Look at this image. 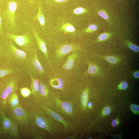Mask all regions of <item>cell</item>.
Wrapping results in <instances>:
<instances>
[{"label": "cell", "instance_id": "obj_6", "mask_svg": "<svg viewBox=\"0 0 139 139\" xmlns=\"http://www.w3.org/2000/svg\"><path fill=\"white\" fill-rule=\"evenodd\" d=\"M31 30L39 49L43 53L48 63L50 64V61L45 42L41 38L37 31L34 29L31 28Z\"/></svg>", "mask_w": 139, "mask_h": 139}, {"label": "cell", "instance_id": "obj_5", "mask_svg": "<svg viewBox=\"0 0 139 139\" xmlns=\"http://www.w3.org/2000/svg\"><path fill=\"white\" fill-rule=\"evenodd\" d=\"M17 7V3L14 1H11L8 3L5 12V16L7 24L11 29L15 28L16 26L15 19Z\"/></svg>", "mask_w": 139, "mask_h": 139}, {"label": "cell", "instance_id": "obj_20", "mask_svg": "<svg viewBox=\"0 0 139 139\" xmlns=\"http://www.w3.org/2000/svg\"><path fill=\"white\" fill-rule=\"evenodd\" d=\"M88 93L86 91H84L82 93L81 97V102L82 105L85 106L88 103Z\"/></svg>", "mask_w": 139, "mask_h": 139}, {"label": "cell", "instance_id": "obj_24", "mask_svg": "<svg viewBox=\"0 0 139 139\" xmlns=\"http://www.w3.org/2000/svg\"><path fill=\"white\" fill-rule=\"evenodd\" d=\"M85 11V9L80 7L75 9L73 11V12L75 14H80L84 13Z\"/></svg>", "mask_w": 139, "mask_h": 139}, {"label": "cell", "instance_id": "obj_2", "mask_svg": "<svg viewBox=\"0 0 139 139\" xmlns=\"http://www.w3.org/2000/svg\"><path fill=\"white\" fill-rule=\"evenodd\" d=\"M6 35L8 40L20 47L21 50L26 52L30 53L36 48L33 38L29 32L22 35L11 33H7Z\"/></svg>", "mask_w": 139, "mask_h": 139}, {"label": "cell", "instance_id": "obj_22", "mask_svg": "<svg viewBox=\"0 0 139 139\" xmlns=\"http://www.w3.org/2000/svg\"><path fill=\"white\" fill-rule=\"evenodd\" d=\"M105 59L107 61L112 64H115L117 62V59L113 56H107L105 58Z\"/></svg>", "mask_w": 139, "mask_h": 139}, {"label": "cell", "instance_id": "obj_33", "mask_svg": "<svg viewBox=\"0 0 139 139\" xmlns=\"http://www.w3.org/2000/svg\"><path fill=\"white\" fill-rule=\"evenodd\" d=\"M2 57L5 60V61H6L7 63L8 64L7 61L6 59L5 56L3 54H2V52L1 51L0 49V60H2L1 59L2 58Z\"/></svg>", "mask_w": 139, "mask_h": 139}, {"label": "cell", "instance_id": "obj_29", "mask_svg": "<svg viewBox=\"0 0 139 139\" xmlns=\"http://www.w3.org/2000/svg\"><path fill=\"white\" fill-rule=\"evenodd\" d=\"M108 34L106 33H103L101 34L99 38V40L100 41L105 40L108 37Z\"/></svg>", "mask_w": 139, "mask_h": 139}, {"label": "cell", "instance_id": "obj_15", "mask_svg": "<svg viewBox=\"0 0 139 139\" xmlns=\"http://www.w3.org/2000/svg\"><path fill=\"white\" fill-rule=\"evenodd\" d=\"M60 30L67 33H72L75 31L74 27L71 24L68 23H65L62 24L60 28Z\"/></svg>", "mask_w": 139, "mask_h": 139}, {"label": "cell", "instance_id": "obj_17", "mask_svg": "<svg viewBox=\"0 0 139 139\" xmlns=\"http://www.w3.org/2000/svg\"><path fill=\"white\" fill-rule=\"evenodd\" d=\"M10 104L12 106L15 107L19 103V100L17 94L14 92L12 93L11 97Z\"/></svg>", "mask_w": 139, "mask_h": 139}, {"label": "cell", "instance_id": "obj_35", "mask_svg": "<svg viewBox=\"0 0 139 139\" xmlns=\"http://www.w3.org/2000/svg\"><path fill=\"white\" fill-rule=\"evenodd\" d=\"M134 76L136 78H139V71H136L134 72Z\"/></svg>", "mask_w": 139, "mask_h": 139}, {"label": "cell", "instance_id": "obj_37", "mask_svg": "<svg viewBox=\"0 0 139 139\" xmlns=\"http://www.w3.org/2000/svg\"><path fill=\"white\" fill-rule=\"evenodd\" d=\"M55 1L58 2H62L66 1L67 0H54Z\"/></svg>", "mask_w": 139, "mask_h": 139}, {"label": "cell", "instance_id": "obj_19", "mask_svg": "<svg viewBox=\"0 0 139 139\" xmlns=\"http://www.w3.org/2000/svg\"><path fill=\"white\" fill-rule=\"evenodd\" d=\"M14 113L15 115L18 117H22L25 115L24 110L20 107H17L14 110Z\"/></svg>", "mask_w": 139, "mask_h": 139}, {"label": "cell", "instance_id": "obj_34", "mask_svg": "<svg viewBox=\"0 0 139 139\" xmlns=\"http://www.w3.org/2000/svg\"><path fill=\"white\" fill-rule=\"evenodd\" d=\"M117 122L116 120L115 119H113L112 121V125L113 127L116 126L117 125Z\"/></svg>", "mask_w": 139, "mask_h": 139}, {"label": "cell", "instance_id": "obj_3", "mask_svg": "<svg viewBox=\"0 0 139 139\" xmlns=\"http://www.w3.org/2000/svg\"><path fill=\"white\" fill-rule=\"evenodd\" d=\"M26 71L33 75L41 76L44 75L45 71L42 66L38 57L37 49L35 48L30 53L29 58Z\"/></svg>", "mask_w": 139, "mask_h": 139}, {"label": "cell", "instance_id": "obj_14", "mask_svg": "<svg viewBox=\"0 0 139 139\" xmlns=\"http://www.w3.org/2000/svg\"><path fill=\"white\" fill-rule=\"evenodd\" d=\"M47 110L50 115L55 119L60 122L65 127L67 126L68 124L59 115L49 109H47Z\"/></svg>", "mask_w": 139, "mask_h": 139}, {"label": "cell", "instance_id": "obj_27", "mask_svg": "<svg viewBox=\"0 0 139 139\" xmlns=\"http://www.w3.org/2000/svg\"><path fill=\"white\" fill-rule=\"evenodd\" d=\"M131 108L132 111L134 113H138L139 112V107L136 105H132L131 106Z\"/></svg>", "mask_w": 139, "mask_h": 139}, {"label": "cell", "instance_id": "obj_13", "mask_svg": "<svg viewBox=\"0 0 139 139\" xmlns=\"http://www.w3.org/2000/svg\"><path fill=\"white\" fill-rule=\"evenodd\" d=\"M34 19L35 20H38L42 27H44L45 23V18L42 8L40 5H38V13Z\"/></svg>", "mask_w": 139, "mask_h": 139}, {"label": "cell", "instance_id": "obj_26", "mask_svg": "<svg viewBox=\"0 0 139 139\" xmlns=\"http://www.w3.org/2000/svg\"><path fill=\"white\" fill-rule=\"evenodd\" d=\"M11 133L13 135H16L18 134V129L16 126L13 124L10 128Z\"/></svg>", "mask_w": 139, "mask_h": 139}, {"label": "cell", "instance_id": "obj_18", "mask_svg": "<svg viewBox=\"0 0 139 139\" xmlns=\"http://www.w3.org/2000/svg\"><path fill=\"white\" fill-rule=\"evenodd\" d=\"M39 92L41 95L46 96L48 92V88L44 84L41 83L39 85Z\"/></svg>", "mask_w": 139, "mask_h": 139}, {"label": "cell", "instance_id": "obj_8", "mask_svg": "<svg viewBox=\"0 0 139 139\" xmlns=\"http://www.w3.org/2000/svg\"><path fill=\"white\" fill-rule=\"evenodd\" d=\"M22 70L16 67L10 65H5L0 67V77L12 74H19Z\"/></svg>", "mask_w": 139, "mask_h": 139}, {"label": "cell", "instance_id": "obj_12", "mask_svg": "<svg viewBox=\"0 0 139 139\" xmlns=\"http://www.w3.org/2000/svg\"><path fill=\"white\" fill-rule=\"evenodd\" d=\"M35 120L37 124L39 127L45 129L51 133L48 123L44 118L40 117H37Z\"/></svg>", "mask_w": 139, "mask_h": 139}, {"label": "cell", "instance_id": "obj_1", "mask_svg": "<svg viewBox=\"0 0 139 139\" xmlns=\"http://www.w3.org/2000/svg\"><path fill=\"white\" fill-rule=\"evenodd\" d=\"M6 47L5 55L8 64L26 71L31 52L27 53L18 49L8 39Z\"/></svg>", "mask_w": 139, "mask_h": 139}, {"label": "cell", "instance_id": "obj_32", "mask_svg": "<svg viewBox=\"0 0 139 139\" xmlns=\"http://www.w3.org/2000/svg\"><path fill=\"white\" fill-rule=\"evenodd\" d=\"M104 111L105 115H108L111 113V110L109 107H107L105 108Z\"/></svg>", "mask_w": 139, "mask_h": 139}, {"label": "cell", "instance_id": "obj_30", "mask_svg": "<svg viewBox=\"0 0 139 139\" xmlns=\"http://www.w3.org/2000/svg\"><path fill=\"white\" fill-rule=\"evenodd\" d=\"M99 15L103 19L107 20L108 19V16L106 13L102 11H100L98 13Z\"/></svg>", "mask_w": 139, "mask_h": 139}, {"label": "cell", "instance_id": "obj_23", "mask_svg": "<svg viewBox=\"0 0 139 139\" xmlns=\"http://www.w3.org/2000/svg\"><path fill=\"white\" fill-rule=\"evenodd\" d=\"M4 127L6 129H8L10 127L11 125V123L9 119L6 117H4Z\"/></svg>", "mask_w": 139, "mask_h": 139}, {"label": "cell", "instance_id": "obj_31", "mask_svg": "<svg viewBox=\"0 0 139 139\" xmlns=\"http://www.w3.org/2000/svg\"><path fill=\"white\" fill-rule=\"evenodd\" d=\"M128 86L127 82L126 81H123L120 85V88L123 90L126 89Z\"/></svg>", "mask_w": 139, "mask_h": 139}, {"label": "cell", "instance_id": "obj_10", "mask_svg": "<svg viewBox=\"0 0 139 139\" xmlns=\"http://www.w3.org/2000/svg\"><path fill=\"white\" fill-rule=\"evenodd\" d=\"M50 84L54 88L61 89L64 84V80L60 78L51 79L50 81Z\"/></svg>", "mask_w": 139, "mask_h": 139}, {"label": "cell", "instance_id": "obj_11", "mask_svg": "<svg viewBox=\"0 0 139 139\" xmlns=\"http://www.w3.org/2000/svg\"><path fill=\"white\" fill-rule=\"evenodd\" d=\"M57 103L62 109L66 113L70 114L72 111V108L71 105L69 102H63L59 100H57Z\"/></svg>", "mask_w": 139, "mask_h": 139}, {"label": "cell", "instance_id": "obj_7", "mask_svg": "<svg viewBox=\"0 0 139 139\" xmlns=\"http://www.w3.org/2000/svg\"><path fill=\"white\" fill-rule=\"evenodd\" d=\"M78 54L77 51L70 53L62 66V68L66 70H71L73 67Z\"/></svg>", "mask_w": 139, "mask_h": 139}, {"label": "cell", "instance_id": "obj_4", "mask_svg": "<svg viewBox=\"0 0 139 139\" xmlns=\"http://www.w3.org/2000/svg\"><path fill=\"white\" fill-rule=\"evenodd\" d=\"M80 49L79 46L74 44L70 43L59 45L55 51V57L58 60L61 59L68 54Z\"/></svg>", "mask_w": 139, "mask_h": 139}, {"label": "cell", "instance_id": "obj_38", "mask_svg": "<svg viewBox=\"0 0 139 139\" xmlns=\"http://www.w3.org/2000/svg\"><path fill=\"white\" fill-rule=\"evenodd\" d=\"M92 105V102H89V103H88V106L89 107H90Z\"/></svg>", "mask_w": 139, "mask_h": 139}, {"label": "cell", "instance_id": "obj_36", "mask_svg": "<svg viewBox=\"0 0 139 139\" xmlns=\"http://www.w3.org/2000/svg\"><path fill=\"white\" fill-rule=\"evenodd\" d=\"M1 23H2V19L1 17L0 16V33L2 34H3L2 31V29L1 27Z\"/></svg>", "mask_w": 139, "mask_h": 139}, {"label": "cell", "instance_id": "obj_9", "mask_svg": "<svg viewBox=\"0 0 139 139\" xmlns=\"http://www.w3.org/2000/svg\"><path fill=\"white\" fill-rule=\"evenodd\" d=\"M28 73L30 75L31 80V88L32 92L34 94H36L39 92V81L36 78V75L30 72Z\"/></svg>", "mask_w": 139, "mask_h": 139}, {"label": "cell", "instance_id": "obj_39", "mask_svg": "<svg viewBox=\"0 0 139 139\" xmlns=\"http://www.w3.org/2000/svg\"><path fill=\"white\" fill-rule=\"evenodd\" d=\"M30 2H32V0H28Z\"/></svg>", "mask_w": 139, "mask_h": 139}, {"label": "cell", "instance_id": "obj_28", "mask_svg": "<svg viewBox=\"0 0 139 139\" xmlns=\"http://www.w3.org/2000/svg\"><path fill=\"white\" fill-rule=\"evenodd\" d=\"M129 48L135 52H138L139 51V47L134 44H131L129 46Z\"/></svg>", "mask_w": 139, "mask_h": 139}, {"label": "cell", "instance_id": "obj_16", "mask_svg": "<svg viewBox=\"0 0 139 139\" xmlns=\"http://www.w3.org/2000/svg\"><path fill=\"white\" fill-rule=\"evenodd\" d=\"M88 64L89 68L86 72L87 73L92 75L96 74L98 71V69L97 66L91 62H89Z\"/></svg>", "mask_w": 139, "mask_h": 139}, {"label": "cell", "instance_id": "obj_25", "mask_svg": "<svg viewBox=\"0 0 139 139\" xmlns=\"http://www.w3.org/2000/svg\"><path fill=\"white\" fill-rule=\"evenodd\" d=\"M97 26L96 25L91 24L85 30L86 32H89L95 31L97 30Z\"/></svg>", "mask_w": 139, "mask_h": 139}, {"label": "cell", "instance_id": "obj_21", "mask_svg": "<svg viewBox=\"0 0 139 139\" xmlns=\"http://www.w3.org/2000/svg\"><path fill=\"white\" fill-rule=\"evenodd\" d=\"M20 91L22 95L24 97H28L31 93L30 90L27 88H21Z\"/></svg>", "mask_w": 139, "mask_h": 139}]
</instances>
